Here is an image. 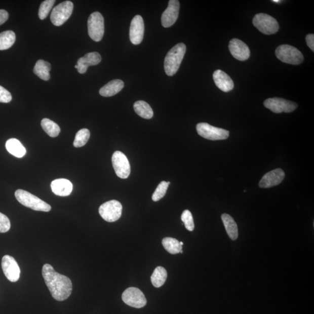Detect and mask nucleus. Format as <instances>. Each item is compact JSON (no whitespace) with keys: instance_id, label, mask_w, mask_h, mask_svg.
<instances>
[{"instance_id":"obj_20","label":"nucleus","mask_w":314,"mask_h":314,"mask_svg":"<svg viewBox=\"0 0 314 314\" xmlns=\"http://www.w3.org/2000/svg\"><path fill=\"white\" fill-rule=\"evenodd\" d=\"M51 187L55 194L62 197L69 195L73 190L72 183L65 179L54 180L51 184Z\"/></svg>"},{"instance_id":"obj_19","label":"nucleus","mask_w":314,"mask_h":314,"mask_svg":"<svg viewBox=\"0 0 314 314\" xmlns=\"http://www.w3.org/2000/svg\"><path fill=\"white\" fill-rule=\"evenodd\" d=\"M213 80L216 86L223 92H229L234 88L232 80L221 70H215L213 73Z\"/></svg>"},{"instance_id":"obj_21","label":"nucleus","mask_w":314,"mask_h":314,"mask_svg":"<svg viewBox=\"0 0 314 314\" xmlns=\"http://www.w3.org/2000/svg\"><path fill=\"white\" fill-rule=\"evenodd\" d=\"M124 87V83L123 81L115 80L108 82L100 90V95L103 97H108L115 96L120 93Z\"/></svg>"},{"instance_id":"obj_35","label":"nucleus","mask_w":314,"mask_h":314,"mask_svg":"<svg viewBox=\"0 0 314 314\" xmlns=\"http://www.w3.org/2000/svg\"><path fill=\"white\" fill-rule=\"evenodd\" d=\"M11 94L3 86H0V103H9L12 100Z\"/></svg>"},{"instance_id":"obj_31","label":"nucleus","mask_w":314,"mask_h":314,"mask_svg":"<svg viewBox=\"0 0 314 314\" xmlns=\"http://www.w3.org/2000/svg\"><path fill=\"white\" fill-rule=\"evenodd\" d=\"M55 3H56V1H54V0H46V1L43 2L41 4L38 11V17L41 20H43V19L47 18L51 10L52 9Z\"/></svg>"},{"instance_id":"obj_9","label":"nucleus","mask_w":314,"mask_h":314,"mask_svg":"<svg viewBox=\"0 0 314 314\" xmlns=\"http://www.w3.org/2000/svg\"><path fill=\"white\" fill-rule=\"evenodd\" d=\"M122 211L123 206L120 202L115 200L102 204L99 208L101 217L108 222L117 221L121 217Z\"/></svg>"},{"instance_id":"obj_2","label":"nucleus","mask_w":314,"mask_h":314,"mask_svg":"<svg viewBox=\"0 0 314 314\" xmlns=\"http://www.w3.org/2000/svg\"><path fill=\"white\" fill-rule=\"evenodd\" d=\"M186 52V45L182 43L169 51L164 61L165 71L168 76H174L178 72Z\"/></svg>"},{"instance_id":"obj_34","label":"nucleus","mask_w":314,"mask_h":314,"mask_svg":"<svg viewBox=\"0 0 314 314\" xmlns=\"http://www.w3.org/2000/svg\"><path fill=\"white\" fill-rule=\"evenodd\" d=\"M11 222L6 215L0 213V233L7 232L10 229Z\"/></svg>"},{"instance_id":"obj_36","label":"nucleus","mask_w":314,"mask_h":314,"mask_svg":"<svg viewBox=\"0 0 314 314\" xmlns=\"http://www.w3.org/2000/svg\"><path fill=\"white\" fill-rule=\"evenodd\" d=\"M306 43L309 49H311L312 52H314V35L313 34H309L305 37Z\"/></svg>"},{"instance_id":"obj_14","label":"nucleus","mask_w":314,"mask_h":314,"mask_svg":"<svg viewBox=\"0 0 314 314\" xmlns=\"http://www.w3.org/2000/svg\"><path fill=\"white\" fill-rule=\"evenodd\" d=\"M180 10V3L178 0L169 1L167 9L162 17V23L164 27H170L177 21Z\"/></svg>"},{"instance_id":"obj_10","label":"nucleus","mask_w":314,"mask_h":314,"mask_svg":"<svg viewBox=\"0 0 314 314\" xmlns=\"http://www.w3.org/2000/svg\"><path fill=\"white\" fill-rule=\"evenodd\" d=\"M264 105L266 108L276 113L291 112L297 108V104L294 102L278 97L266 99Z\"/></svg>"},{"instance_id":"obj_22","label":"nucleus","mask_w":314,"mask_h":314,"mask_svg":"<svg viewBox=\"0 0 314 314\" xmlns=\"http://www.w3.org/2000/svg\"><path fill=\"white\" fill-rule=\"evenodd\" d=\"M6 146L7 151L17 158H22L26 154V148L23 146L21 141L17 139L12 138L8 140Z\"/></svg>"},{"instance_id":"obj_40","label":"nucleus","mask_w":314,"mask_h":314,"mask_svg":"<svg viewBox=\"0 0 314 314\" xmlns=\"http://www.w3.org/2000/svg\"><path fill=\"white\" fill-rule=\"evenodd\" d=\"M180 253H183V251H182V250L180 251Z\"/></svg>"},{"instance_id":"obj_12","label":"nucleus","mask_w":314,"mask_h":314,"mask_svg":"<svg viewBox=\"0 0 314 314\" xmlns=\"http://www.w3.org/2000/svg\"><path fill=\"white\" fill-rule=\"evenodd\" d=\"M112 163L116 174L121 179H127L131 174L129 160L123 152L116 151L112 156Z\"/></svg>"},{"instance_id":"obj_13","label":"nucleus","mask_w":314,"mask_h":314,"mask_svg":"<svg viewBox=\"0 0 314 314\" xmlns=\"http://www.w3.org/2000/svg\"><path fill=\"white\" fill-rule=\"evenodd\" d=\"M2 266L4 273L11 282H16L20 278L21 270L14 258L6 255L2 259Z\"/></svg>"},{"instance_id":"obj_24","label":"nucleus","mask_w":314,"mask_h":314,"mask_svg":"<svg viewBox=\"0 0 314 314\" xmlns=\"http://www.w3.org/2000/svg\"><path fill=\"white\" fill-rule=\"evenodd\" d=\"M51 69H52V66L49 62L40 60L37 61L36 65H35L33 72L41 80L47 81L50 78V71Z\"/></svg>"},{"instance_id":"obj_32","label":"nucleus","mask_w":314,"mask_h":314,"mask_svg":"<svg viewBox=\"0 0 314 314\" xmlns=\"http://www.w3.org/2000/svg\"><path fill=\"white\" fill-rule=\"evenodd\" d=\"M169 184L166 181L161 182L156 187L154 193L152 195V199L154 202H158L166 195Z\"/></svg>"},{"instance_id":"obj_16","label":"nucleus","mask_w":314,"mask_h":314,"mask_svg":"<svg viewBox=\"0 0 314 314\" xmlns=\"http://www.w3.org/2000/svg\"><path fill=\"white\" fill-rule=\"evenodd\" d=\"M229 49L231 56L238 60L244 61L248 60L250 56L249 47L239 39H231L229 42Z\"/></svg>"},{"instance_id":"obj_38","label":"nucleus","mask_w":314,"mask_h":314,"mask_svg":"<svg viewBox=\"0 0 314 314\" xmlns=\"http://www.w3.org/2000/svg\"><path fill=\"white\" fill-rule=\"evenodd\" d=\"M272 2L276 3H280L281 2V1H280V0H273V1H272Z\"/></svg>"},{"instance_id":"obj_39","label":"nucleus","mask_w":314,"mask_h":314,"mask_svg":"<svg viewBox=\"0 0 314 314\" xmlns=\"http://www.w3.org/2000/svg\"><path fill=\"white\" fill-rule=\"evenodd\" d=\"M180 245L183 246V243L182 242H180Z\"/></svg>"},{"instance_id":"obj_11","label":"nucleus","mask_w":314,"mask_h":314,"mask_svg":"<svg viewBox=\"0 0 314 314\" xmlns=\"http://www.w3.org/2000/svg\"><path fill=\"white\" fill-rule=\"evenodd\" d=\"M122 298L126 304L136 308H143L147 304L144 294L136 288H129L125 290Z\"/></svg>"},{"instance_id":"obj_8","label":"nucleus","mask_w":314,"mask_h":314,"mask_svg":"<svg viewBox=\"0 0 314 314\" xmlns=\"http://www.w3.org/2000/svg\"><path fill=\"white\" fill-rule=\"evenodd\" d=\"M73 10V4L70 1L62 2L54 7L50 17L53 24L56 26L64 24L71 16Z\"/></svg>"},{"instance_id":"obj_37","label":"nucleus","mask_w":314,"mask_h":314,"mask_svg":"<svg viewBox=\"0 0 314 314\" xmlns=\"http://www.w3.org/2000/svg\"><path fill=\"white\" fill-rule=\"evenodd\" d=\"M9 14L6 10H0V26L5 23L9 19Z\"/></svg>"},{"instance_id":"obj_1","label":"nucleus","mask_w":314,"mask_h":314,"mask_svg":"<svg viewBox=\"0 0 314 314\" xmlns=\"http://www.w3.org/2000/svg\"><path fill=\"white\" fill-rule=\"evenodd\" d=\"M42 276L55 300L64 301L71 294V281L67 277L57 272L52 265L48 264L43 265Z\"/></svg>"},{"instance_id":"obj_29","label":"nucleus","mask_w":314,"mask_h":314,"mask_svg":"<svg viewBox=\"0 0 314 314\" xmlns=\"http://www.w3.org/2000/svg\"><path fill=\"white\" fill-rule=\"evenodd\" d=\"M164 249L171 254H178L182 250V246L177 239L172 238H164L162 242Z\"/></svg>"},{"instance_id":"obj_27","label":"nucleus","mask_w":314,"mask_h":314,"mask_svg":"<svg viewBox=\"0 0 314 314\" xmlns=\"http://www.w3.org/2000/svg\"><path fill=\"white\" fill-rule=\"evenodd\" d=\"M16 41L15 34L13 31L7 30L0 33V50L11 48Z\"/></svg>"},{"instance_id":"obj_6","label":"nucleus","mask_w":314,"mask_h":314,"mask_svg":"<svg viewBox=\"0 0 314 314\" xmlns=\"http://www.w3.org/2000/svg\"><path fill=\"white\" fill-rule=\"evenodd\" d=\"M88 33L90 38L95 42H100L104 34V19L99 12H94L90 15L88 21Z\"/></svg>"},{"instance_id":"obj_5","label":"nucleus","mask_w":314,"mask_h":314,"mask_svg":"<svg viewBox=\"0 0 314 314\" xmlns=\"http://www.w3.org/2000/svg\"><path fill=\"white\" fill-rule=\"evenodd\" d=\"M253 23L260 32L266 35L276 33L280 29L276 19L271 16L264 13L255 15Z\"/></svg>"},{"instance_id":"obj_4","label":"nucleus","mask_w":314,"mask_h":314,"mask_svg":"<svg viewBox=\"0 0 314 314\" xmlns=\"http://www.w3.org/2000/svg\"><path fill=\"white\" fill-rule=\"evenodd\" d=\"M277 57L286 64L298 65L303 62L304 56L296 47L283 45L277 47L276 51Z\"/></svg>"},{"instance_id":"obj_3","label":"nucleus","mask_w":314,"mask_h":314,"mask_svg":"<svg viewBox=\"0 0 314 314\" xmlns=\"http://www.w3.org/2000/svg\"><path fill=\"white\" fill-rule=\"evenodd\" d=\"M15 195L19 203L30 209L43 212H49L52 209L49 204L28 191L19 189L15 191Z\"/></svg>"},{"instance_id":"obj_26","label":"nucleus","mask_w":314,"mask_h":314,"mask_svg":"<svg viewBox=\"0 0 314 314\" xmlns=\"http://www.w3.org/2000/svg\"><path fill=\"white\" fill-rule=\"evenodd\" d=\"M167 272L162 266H158L155 269L151 277V281L153 286L156 288L162 287L166 282Z\"/></svg>"},{"instance_id":"obj_17","label":"nucleus","mask_w":314,"mask_h":314,"mask_svg":"<svg viewBox=\"0 0 314 314\" xmlns=\"http://www.w3.org/2000/svg\"><path fill=\"white\" fill-rule=\"evenodd\" d=\"M285 177L284 171L281 168L276 169V170L266 173L263 176L259 182V186L265 188L276 186L281 183Z\"/></svg>"},{"instance_id":"obj_30","label":"nucleus","mask_w":314,"mask_h":314,"mask_svg":"<svg viewBox=\"0 0 314 314\" xmlns=\"http://www.w3.org/2000/svg\"><path fill=\"white\" fill-rule=\"evenodd\" d=\"M90 132L88 129H82L76 133L73 141V146L78 148L83 147L88 143L90 138Z\"/></svg>"},{"instance_id":"obj_15","label":"nucleus","mask_w":314,"mask_h":314,"mask_svg":"<svg viewBox=\"0 0 314 314\" xmlns=\"http://www.w3.org/2000/svg\"><path fill=\"white\" fill-rule=\"evenodd\" d=\"M144 33L143 19L140 15H136L131 23L129 36L133 45H140L143 41Z\"/></svg>"},{"instance_id":"obj_18","label":"nucleus","mask_w":314,"mask_h":314,"mask_svg":"<svg viewBox=\"0 0 314 314\" xmlns=\"http://www.w3.org/2000/svg\"><path fill=\"white\" fill-rule=\"evenodd\" d=\"M101 61V57L97 52L86 54L83 57L78 59L77 64L74 68L77 69L78 73L84 74L87 71L89 66L96 65Z\"/></svg>"},{"instance_id":"obj_28","label":"nucleus","mask_w":314,"mask_h":314,"mask_svg":"<svg viewBox=\"0 0 314 314\" xmlns=\"http://www.w3.org/2000/svg\"><path fill=\"white\" fill-rule=\"evenodd\" d=\"M42 127L47 134L52 137H57L60 133V128L52 120L48 119H43L41 122Z\"/></svg>"},{"instance_id":"obj_7","label":"nucleus","mask_w":314,"mask_h":314,"mask_svg":"<svg viewBox=\"0 0 314 314\" xmlns=\"http://www.w3.org/2000/svg\"><path fill=\"white\" fill-rule=\"evenodd\" d=\"M198 134L210 140H221L228 138L229 132L222 128L213 127L207 123H199L196 126Z\"/></svg>"},{"instance_id":"obj_25","label":"nucleus","mask_w":314,"mask_h":314,"mask_svg":"<svg viewBox=\"0 0 314 314\" xmlns=\"http://www.w3.org/2000/svg\"><path fill=\"white\" fill-rule=\"evenodd\" d=\"M133 108H134L137 114L144 119H151L154 115V112H153L151 107L146 101H136L133 105Z\"/></svg>"},{"instance_id":"obj_33","label":"nucleus","mask_w":314,"mask_h":314,"mask_svg":"<svg viewBox=\"0 0 314 314\" xmlns=\"http://www.w3.org/2000/svg\"><path fill=\"white\" fill-rule=\"evenodd\" d=\"M181 219L188 230L193 231L194 230V223L193 218L190 211L187 210H184L182 214Z\"/></svg>"},{"instance_id":"obj_23","label":"nucleus","mask_w":314,"mask_h":314,"mask_svg":"<svg viewBox=\"0 0 314 314\" xmlns=\"http://www.w3.org/2000/svg\"><path fill=\"white\" fill-rule=\"evenodd\" d=\"M221 218L229 238L231 240H237L238 238V228L233 218L227 214H222Z\"/></svg>"}]
</instances>
